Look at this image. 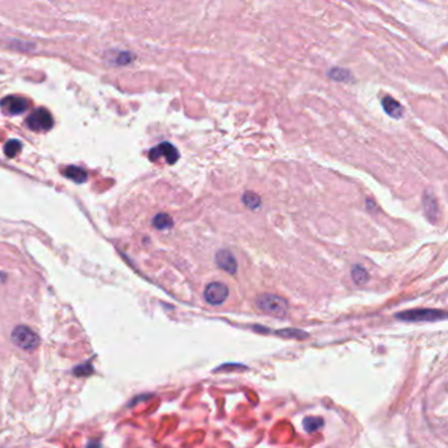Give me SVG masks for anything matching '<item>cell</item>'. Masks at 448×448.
Segmentation results:
<instances>
[{"label": "cell", "instance_id": "cell-11", "mask_svg": "<svg viewBox=\"0 0 448 448\" xmlns=\"http://www.w3.org/2000/svg\"><path fill=\"white\" fill-rule=\"evenodd\" d=\"M63 174L66 175L70 180L75 181V183H78V184H82L84 181L87 180V173L80 167H75V166H69Z\"/></svg>", "mask_w": 448, "mask_h": 448}, {"label": "cell", "instance_id": "cell-19", "mask_svg": "<svg viewBox=\"0 0 448 448\" xmlns=\"http://www.w3.org/2000/svg\"><path fill=\"white\" fill-rule=\"evenodd\" d=\"M92 372H94V370H92V366L90 363L82 364V366L76 367L74 370V374H76V376H90Z\"/></svg>", "mask_w": 448, "mask_h": 448}, {"label": "cell", "instance_id": "cell-1", "mask_svg": "<svg viewBox=\"0 0 448 448\" xmlns=\"http://www.w3.org/2000/svg\"><path fill=\"white\" fill-rule=\"evenodd\" d=\"M256 306L266 314L274 317H284L287 314L288 304L283 297L264 293L256 299Z\"/></svg>", "mask_w": 448, "mask_h": 448}, {"label": "cell", "instance_id": "cell-5", "mask_svg": "<svg viewBox=\"0 0 448 448\" xmlns=\"http://www.w3.org/2000/svg\"><path fill=\"white\" fill-rule=\"evenodd\" d=\"M149 158H150L151 162H156L159 161L161 158H165L166 162L169 165H174L179 159V151L170 142H162V144H159L158 146H155V148H152L150 150Z\"/></svg>", "mask_w": 448, "mask_h": 448}, {"label": "cell", "instance_id": "cell-7", "mask_svg": "<svg viewBox=\"0 0 448 448\" xmlns=\"http://www.w3.org/2000/svg\"><path fill=\"white\" fill-rule=\"evenodd\" d=\"M0 105L4 108L9 115H20L29 107L28 101L20 96H7L0 101Z\"/></svg>", "mask_w": 448, "mask_h": 448}, {"label": "cell", "instance_id": "cell-12", "mask_svg": "<svg viewBox=\"0 0 448 448\" xmlns=\"http://www.w3.org/2000/svg\"><path fill=\"white\" fill-rule=\"evenodd\" d=\"M152 225L156 229H159V230H167V229L173 226V218L166 213L156 214L154 220H152Z\"/></svg>", "mask_w": 448, "mask_h": 448}, {"label": "cell", "instance_id": "cell-8", "mask_svg": "<svg viewBox=\"0 0 448 448\" xmlns=\"http://www.w3.org/2000/svg\"><path fill=\"white\" fill-rule=\"evenodd\" d=\"M216 263L221 270L229 272L230 275H234L237 272V262H235L234 255L227 250H220L216 254Z\"/></svg>", "mask_w": 448, "mask_h": 448}, {"label": "cell", "instance_id": "cell-4", "mask_svg": "<svg viewBox=\"0 0 448 448\" xmlns=\"http://www.w3.org/2000/svg\"><path fill=\"white\" fill-rule=\"evenodd\" d=\"M53 117L45 108H37L26 119V125L34 132H46L53 126Z\"/></svg>", "mask_w": 448, "mask_h": 448}, {"label": "cell", "instance_id": "cell-17", "mask_svg": "<svg viewBox=\"0 0 448 448\" xmlns=\"http://www.w3.org/2000/svg\"><path fill=\"white\" fill-rule=\"evenodd\" d=\"M277 335H281V337H284V338H293V339H302V338H308V334L304 333L302 330H297V329L279 330Z\"/></svg>", "mask_w": 448, "mask_h": 448}, {"label": "cell", "instance_id": "cell-13", "mask_svg": "<svg viewBox=\"0 0 448 448\" xmlns=\"http://www.w3.org/2000/svg\"><path fill=\"white\" fill-rule=\"evenodd\" d=\"M322 426H324V420L320 418V417H306L304 420L305 431L309 432V434L316 432L317 430H320Z\"/></svg>", "mask_w": 448, "mask_h": 448}, {"label": "cell", "instance_id": "cell-2", "mask_svg": "<svg viewBox=\"0 0 448 448\" xmlns=\"http://www.w3.org/2000/svg\"><path fill=\"white\" fill-rule=\"evenodd\" d=\"M396 318L405 322H434L446 320L447 314L436 309H411L396 314Z\"/></svg>", "mask_w": 448, "mask_h": 448}, {"label": "cell", "instance_id": "cell-3", "mask_svg": "<svg viewBox=\"0 0 448 448\" xmlns=\"http://www.w3.org/2000/svg\"><path fill=\"white\" fill-rule=\"evenodd\" d=\"M11 341L25 351H33L40 345V337L28 326H16L11 333Z\"/></svg>", "mask_w": 448, "mask_h": 448}, {"label": "cell", "instance_id": "cell-14", "mask_svg": "<svg viewBox=\"0 0 448 448\" xmlns=\"http://www.w3.org/2000/svg\"><path fill=\"white\" fill-rule=\"evenodd\" d=\"M351 275H352V280H354L358 285L366 284L367 281H368V279H370L368 272H367L366 268H363L362 266H354L352 270H351Z\"/></svg>", "mask_w": 448, "mask_h": 448}, {"label": "cell", "instance_id": "cell-15", "mask_svg": "<svg viewBox=\"0 0 448 448\" xmlns=\"http://www.w3.org/2000/svg\"><path fill=\"white\" fill-rule=\"evenodd\" d=\"M243 204L250 208V209H256L258 206H260V198L254 192H246L243 195Z\"/></svg>", "mask_w": 448, "mask_h": 448}, {"label": "cell", "instance_id": "cell-20", "mask_svg": "<svg viewBox=\"0 0 448 448\" xmlns=\"http://www.w3.org/2000/svg\"><path fill=\"white\" fill-rule=\"evenodd\" d=\"M100 447H101V446H100L99 442H90V443L87 444V448H100Z\"/></svg>", "mask_w": 448, "mask_h": 448}, {"label": "cell", "instance_id": "cell-9", "mask_svg": "<svg viewBox=\"0 0 448 448\" xmlns=\"http://www.w3.org/2000/svg\"><path fill=\"white\" fill-rule=\"evenodd\" d=\"M382 108H384V111L387 112L388 115L392 116V117H396V119H399L401 116L403 115V108L401 107V104L395 100L391 96H384L382 98Z\"/></svg>", "mask_w": 448, "mask_h": 448}, {"label": "cell", "instance_id": "cell-10", "mask_svg": "<svg viewBox=\"0 0 448 448\" xmlns=\"http://www.w3.org/2000/svg\"><path fill=\"white\" fill-rule=\"evenodd\" d=\"M423 208L424 212H426V216H427L432 222L435 221L436 217H438V212H439V206H438V202H436L435 198H434L432 195H424Z\"/></svg>", "mask_w": 448, "mask_h": 448}, {"label": "cell", "instance_id": "cell-18", "mask_svg": "<svg viewBox=\"0 0 448 448\" xmlns=\"http://www.w3.org/2000/svg\"><path fill=\"white\" fill-rule=\"evenodd\" d=\"M330 78L339 80V82H347L349 79V73L348 71L343 70V69H333L329 71Z\"/></svg>", "mask_w": 448, "mask_h": 448}, {"label": "cell", "instance_id": "cell-16", "mask_svg": "<svg viewBox=\"0 0 448 448\" xmlns=\"http://www.w3.org/2000/svg\"><path fill=\"white\" fill-rule=\"evenodd\" d=\"M20 150H21V144L17 140H12L5 144L4 152H5V155L8 156V158H15V156L20 152Z\"/></svg>", "mask_w": 448, "mask_h": 448}, {"label": "cell", "instance_id": "cell-6", "mask_svg": "<svg viewBox=\"0 0 448 448\" xmlns=\"http://www.w3.org/2000/svg\"><path fill=\"white\" fill-rule=\"evenodd\" d=\"M229 297V288L224 283H210L206 285L204 291V299L210 305H221L224 304Z\"/></svg>", "mask_w": 448, "mask_h": 448}]
</instances>
